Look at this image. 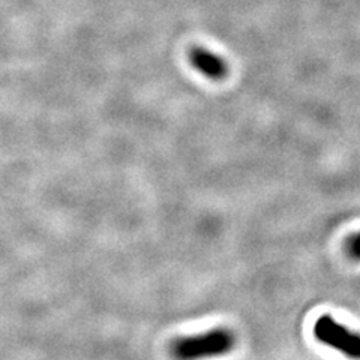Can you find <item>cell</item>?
Wrapping results in <instances>:
<instances>
[{
	"label": "cell",
	"instance_id": "277c9868",
	"mask_svg": "<svg viewBox=\"0 0 360 360\" xmlns=\"http://www.w3.org/2000/svg\"><path fill=\"white\" fill-rule=\"evenodd\" d=\"M345 252L347 255L353 258V260L360 262V233L350 236L345 240Z\"/></svg>",
	"mask_w": 360,
	"mask_h": 360
},
{
	"label": "cell",
	"instance_id": "6da1fadb",
	"mask_svg": "<svg viewBox=\"0 0 360 360\" xmlns=\"http://www.w3.org/2000/svg\"><path fill=\"white\" fill-rule=\"evenodd\" d=\"M236 344L234 335L227 329H215L197 336L176 340L170 350L177 359H201L229 353Z\"/></svg>",
	"mask_w": 360,
	"mask_h": 360
},
{
	"label": "cell",
	"instance_id": "7a4b0ae2",
	"mask_svg": "<svg viewBox=\"0 0 360 360\" xmlns=\"http://www.w3.org/2000/svg\"><path fill=\"white\" fill-rule=\"evenodd\" d=\"M314 335L317 340L348 357L360 359V333L352 332L330 315H323L314 324Z\"/></svg>",
	"mask_w": 360,
	"mask_h": 360
},
{
	"label": "cell",
	"instance_id": "3957f363",
	"mask_svg": "<svg viewBox=\"0 0 360 360\" xmlns=\"http://www.w3.org/2000/svg\"><path fill=\"white\" fill-rule=\"evenodd\" d=\"M189 62L210 80H222L229 74V66L221 56L202 47H194L189 51Z\"/></svg>",
	"mask_w": 360,
	"mask_h": 360
}]
</instances>
